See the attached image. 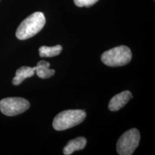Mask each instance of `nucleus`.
<instances>
[{
	"mask_svg": "<svg viewBox=\"0 0 155 155\" xmlns=\"http://www.w3.org/2000/svg\"><path fill=\"white\" fill-rule=\"evenodd\" d=\"M45 25V17L43 13L36 12L25 19L16 31V37L24 40L33 37L42 30Z\"/></svg>",
	"mask_w": 155,
	"mask_h": 155,
	"instance_id": "obj_1",
	"label": "nucleus"
},
{
	"mask_svg": "<svg viewBox=\"0 0 155 155\" xmlns=\"http://www.w3.org/2000/svg\"><path fill=\"white\" fill-rule=\"evenodd\" d=\"M83 110H67L58 114L54 118L53 127L56 131H63L80 124L86 119Z\"/></svg>",
	"mask_w": 155,
	"mask_h": 155,
	"instance_id": "obj_2",
	"label": "nucleus"
},
{
	"mask_svg": "<svg viewBox=\"0 0 155 155\" xmlns=\"http://www.w3.org/2000/svg\"><path fill=\"white\" fill-rule=\"evenodd\" d=\"M131 57V50L127 46L121 45L104 52L101 59L107 66L119 67L130 63Z\"/></svg>",
	"mask_w": 155,
	"mask_h": 155,
	"instance_id": "obj_3",
	"label": "nucleus"
},
{
	"mask_svg": "<svg viewBox=\"0 0 155 155\" xmlns=\"http://www.w3.org/2000/svg\"><path fill=\"white\" fill-rule=\"evenodd\" d=\"M140 133L137 129L126 131L120 137L116 144V151L120 155H131L138 147Z\"/></svg>",
	"mask_w": 155,
	"mask_h": 155,
	"instance_id": "obj_4",
	"label": "nucleus"
},
{
	"mask_svg": "<svg viewBox=\"0 0 155 155\" xmlns=\"http://www.w3.org/2000/svg\"><path fill=\"white\" fill-rule=\"evenodd\" d=\"M30 106L28 100L19 97H9L0 101V111L7 116H15L22 114Z\"/></svg>",
	"mask_w": 155,
	"mask_h": 155,
	"instance_id": "obj_5",
	"label": "nucleus"
},
{
	"mask_svg": "<svg viewBox=\"0 0 155 155\" xmlns=\"http://www.w3.org/2000/svg\"><path fill=\"white\" fill-rule=\"evenodd\" d=\"M132 98V94L129 91H124L114 96L108 104V109L111 111H119L123 108L129 100Z\"/></svg>",
	"mask_w": 155,
	"mask_h": 155,
	"instance_id": "obj_6",
	"label": "nucleus"
},
{
	"mask_svg": "<svg viewBox=\"0 0 155 155\" xmlns=\"http://www.w3.org/2000/svg\"><path fill=\"white\" fill-rule=\"evenodd\" d=\"M87 143L86 139L85 137H80L68 141L66 146L63 149V154L65 155H70L73 154L75 151L83 150Z\"/></svg>",
	"mask_w": 155,
	"mask_h": 155,
	"instance_id": "obj_7",
	"label": "nucleus"
},
{
	"mask_svg": "<svg viewBox=\"0 0 155 155\" xmlns=\"http://www.w3.org/2000/svg\"><path fill=\"white\" fill-rule=\"evenodd\" d=\"M35 73V67L22 66L17 69L16 74L12 80V83L15 86H19L26 78L33 76Z\"/></svg>",
	"mask_w": 155,
	"mask_h": 155,
	"instance_id": "obj_8",
	"label": "nucleus"
},
{
	"mask_svg": "<svg viewBox=\"0 0 155 155\" xmlns=\"http://www.w3.org/2000/svg\"><path fill=\"white\" fill-rule=\"evenodd\" d=\"M50 64L49 62L45 61H41L38 62L35 66V73L39 78L42 79L49 78L55 75V70L50 68Z\"/></svg>",
	"mask_w": 155,
	"mask_h": 155,
	"instance_id": "obj_9",
	"label": "nucleus"
},
{
	"mask_svg": "<svg viewBox=\"0 0 155 155\" xmlns=\"http://www.w3.org/2000/svg\"><path fill=\"white\" fill-rule=\"evenodd\" d=\"M63 48L60 45L54 46V47H47L42 46L39 48V55L41 58H51L57 56L62 52Z\"/></svg>",
	"mask_w": 155,
	"mask_h": 155,
	"instance_id": "obj_10",
	"label": "nucleus"
},
{
	"mask_svg": "<svg viewBox=\"0 0 155 155\" xmlns=\"http://www.w3.org/2000/svg\"><path fill=\"white\" fill-rule=\"evenodd\" d=\"M75 5L79 7H89L96 4L98 0H73Z\"/></svg>",
	"mask_w": 155,
	"mask_h": 155,
	"instance_id": "obj_11",
	"label": "nucleus"
}]
</instances>
